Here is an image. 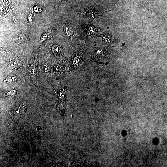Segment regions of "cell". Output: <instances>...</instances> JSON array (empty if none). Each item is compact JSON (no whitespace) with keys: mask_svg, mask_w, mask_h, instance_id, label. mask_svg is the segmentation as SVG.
Returning a JSON list of instances; mask_svg holds the SVG:
<instances>
[{"mask_svg":"<svg viewBox=\"0 0 167 167\" xmlns=\"http://www.w3.org/2000/svg\"><path fill=\"white\" fill-rule=\"evenodd\" d=\"M16 92V90L15 89L12 90H11L8 91L6 92V94L8 96L12 95L14 94Z\"/></svg>","mask_w":167,"mask_h":167,"instance_id":"8","label":"cell"},{"mask_svg":"<svg viewBox=\"0 0 167 167\" xmlns=\"http://www.w3.org/2000/svg\"><path fill=\"white\" fill-rule=\"evenodd\" d=\"M61 50V48L58 45H54L52 47V51L54 54H58L60 52Z\"/></svg>","mask_w":167,"mask_h":167,"instance_id":"7","label":"cell"},{"mask_svg":"<svg viewBox=\"0 0 167 167\" xmlns=\"http://www.w3.org/2000/svg\"><path fill=\"white\" fill-rule=\"evenodd\" d=\"M47 38V35L46 34H44L41 37V40L42 41H45Z\"/></svg>","mask_w":167,"mask_h":167,"instance_id":"9","label":"cell"},{"mask_svg":"<svg viewBox=\"0 0 167 167\" xmlns=\"http://www.w3.org/2000/svg\"><path fill=\"white\" fill-rule=\"evenodd\" d=\"M64 30L67 36L70 38H74L75 36L74 32L71 26L69 25H66L64 26Z\"/></svg>","mask_w":167,"mask_h":167,"instance_id":"1","label":"cell"},{"mask_svg":"<svg viewBox=\"0 0 167 167\" xmlns=\"http://www.w3.org/2000/svg\"><path fill=\"white\" fill-rule=\"evenodd\" d=\"M16 76L15 75H11L7 76L5 79V80L7 82L11 83L14 82L16 79Z\"/></svg>","mask_w":167,"mask_h":167,"instance_id":"5","label":"cell"},{"mask_svg":"<svg viewBox=\"0 0 167 167\" xmlns=\"http://www.w3.org/2000/svg\"><path fill=\"white\" fill-rule=\"evenodd\" d=\"M25 35L22 34L17 35L14 37V41L16 43H20L25 40Z\"/></svg>","mask_w":167,"mask_h":167,"instance_id":"2","label":"cell"},{"mask_svg":"<svg viewBox=\"0 0 167 167\" xmlns=\"http://www.w3.org/2000/svg\"><path fill=\"white\" fill-rule=\"evenodd\" d=\"M88 34L90 35H93L96 33V29L92 26H90L87 29Z\"/></svg>","mask_w":167,"mask_h":167,"instance_id":"6","label":"cell"},{"mask_svg":"<svg viewBox=\"0 0 167 167\" xmlns=\"http://www.w3.org/2000/svg\"><path fill=\"white\" fill-rule=\"evenodd\" d=\"M19 64V61L17 59L13 60L8 63V67L11 69H13L16 67Z\"/></svg>","mask_w":167,"mask_h":167,"instance_id":"4","label":"cell"},{"mask_svg":"<svg viewBox=\"0 0 167 167\" xmlns=\"http://www.w3.org/2000/svg\"><path fill=\"white\" fill-rule=\"evenodd\" d=\"M87 14L88 16L91 19H95L96 16V12L93 9L87 10Z\"/></svg>","mask_w":167,"mask_h":167,"instance_id":"3","label":"cell"}]
</instances>
